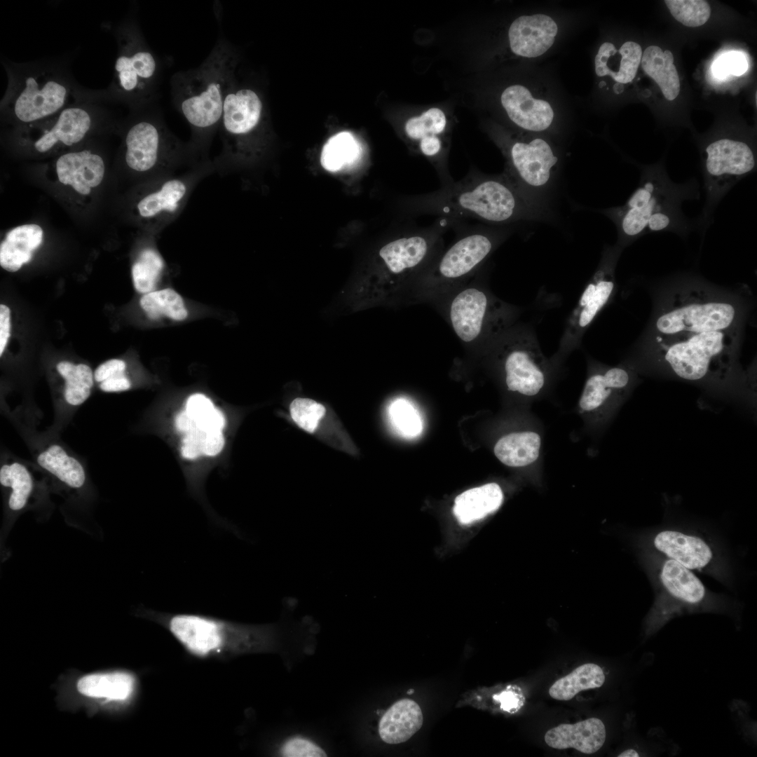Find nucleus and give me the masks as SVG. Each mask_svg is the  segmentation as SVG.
Segmentation results:
<instances>
[{
  "mask_svg": "<svg viewBox=\"0 0 757 757\" xmlns=\"http://www.w3.org/2000/svg\"><path fill=\"white\" fill-rule=\"evenodd\" d=\"M0 484L11 491L8 498L11 510L18 511L25 507L34 483L31 472L24 463L18 461L4 463L0 468Z\"/></svg>",
  "mask_w": 757,
  "mask_h": 757,
  "instance_id": "obj_36",
  "label": "nucleus"
},
{
  "mask_svg": "<svg viewBox=\"0 0 757 757\" xmlns=\"http://www.w3.org/2000/svg\"><path fill=\"white\" fill-rule=\"evenodd\" d=\"M95 105L74 103L55 114L27 124L33 130L32 146L39 154H46L55 148L70 147L81 142L93 128L96 111Z\"/></svg>",
  "mask_w": 757,
  "mask_h": 757,
  "instance_id": "obj_16",
  "label": "nucleus"
},
{
  "mask_svg": "<svg viewBox=\"0 0 757 757\" xmlns=\"http://www.w3.org/2000/svg\"><path fill=\"white\" fill-rule=\"evenodd\" d=\"M409 216L430 214L459 221L477 219L506 223L522 212V200L508 177H490L470 171L462 179L431 193L404 200Z\"/></svg>",
  "mask_w": 757,
  "mask_h": 757,
  "instance_id": "obj_2",
  "label": "nucleus"
},
{
  "mask_svg": "<svg viewBox=\"0 0 757 757\" xmlns=\"http://www.w3.org/2000/svg\"><path fill=\"white\" fill-rule=\"evenodd\" d=\"M503 494L500 486L489 483L467 490L454 500L453 513L461 524H470L496 511Z\"/></svg>",
  "mask_w": 757,
  "mask_h": 757,
  "instance_id": "obj_28",
  "label": "nucleus"
},
{
  "mask_svg": "<svg viewBox=\"0 0 757 757\" xmlns=\"http://www.w3.org/2000/svg\"><path fill=\"white\" fill-rule=\"evenodd\" d=\"M294 422L309 433L314 432L326 413L325 407L312 399L297 397L289 405Z\"/></svg>",
  "mask_w": 757,
  "mask_h": 757,
  "instance_id": "obj_43",
  "label": "nucleus"
},
{
  "mask_svg": "<svg viewBox=\"0 0 757 757\" xmlns=\"http://www.w3.org/2000/svg\"><path fill=\"white\" fill-rule=\"evenodd\" d=\"M493 700L500 704V709L509 713H515L523 704L522 695L511 690H505L493 696Z\"/></svg>",
  "mask_w": 757,
  "mask_h": 757,
  "instance_id": "obj_48",
  "label": "nucleus"
},
{
  "mask_svg": "<svg viewBox=\"0 0 757 757\" xmlns=\"http://www.w3.org/2000/svg\"><path fill=\"white\" fill-rule=\"evenodd\" d=\"M645 551L646 571L655 591L654 604L646 618V635L677 615L712 608L714 594L691 570L674 560Z\"/></svg>",
  "mask_w": 757,
  "mask_h": 757,
  "instance_id": "obj_6",
  "label": "nucleus"
},
{
  "mask_svg": "<svg viewBox=\"0 0 757 757\" xmlns=\"http://www.w3.org/2000/svg\"><path fill=\"white\" fill-rule=\"evenodd\" d=\"M57 371L64 380L63 397L71 407L83 404L90 397L94 385V374L91 368L83 363L75 364L62 361L57 364Z\"/></svg>",
  "mask_w": 757,
  "mask_h": 757,
  "instance_id": "obj_35",
  "label": "nucleus"
},
{
  "mask_svg": "<svg viewBox=\"0 0 757 757\" xmlns=\"http://www.w3.org/2000/svg\"><path fill=\"white\" fill-rule=\"evenodd\" d=\"M747 68L748 63L744 55L739 52L731 51L717 58L711 66V71L714 76L723 79L729 75L739 76Z\"/></svg>",
  "mask_w": 757,
  "mask_h": 757,
  "instance_id": "obj_44",
  "label": "nucleus"
},
{
  "mask_svg": "<svg viewBox=\"0 0 757 757\" xmlns=\"http://www.w3.org/2000/svg\"><path fill=\"white\" fill-rule=\"evenodd\" d=\"M224 445V438L221 430L206 432L202 443V453L214 456L222 450Z\"/></svg>",
  "mask_w": 757,
  "mask_h": 757,
  "instance_id": "obj_49",
  "label": "nucleus"
},
{
  "mask_svg": "<svg viewBox=\"0 0 757 757\" xmlns=\"http://www.w3.org/2000/svg\"><path fill=\"white\" fill-rule=\"evenodd\" d=\"M186 411L196 421L198 428L205 432L220 430L224 424L222 413L203 394L191 395L186 402Z\"/></svg>",
  "mask_w": 757,
  "mask_h": 757,
  "instance_id": "obj_40",
  "label": "nucleus"
},
{
  "mask_svg": "<svg viewBox=\"0 0 757 757\" xmlns=\"http://www.w3.org/2000/svg\"><path fill=\"white\" fill-rule=\"evenodd\" d=\"M618 757H638V756H639V754L635 749H629L625 750L624 751L621 752L619 755H618Z\"/></svg>",
  "mask_w": 757,
  "mask_h": 757,
  "instance_id": "obj_53",
  "label": "nucleus"
},
{
  "mask_svg": "<svg viewBox=\"0 0 757 757\" xmlns=\"http://www.w3.org/2000/svg\"><path fill=\"white\" fill-rule=\"evenodd\" d=\"M606 737L601 720L590 718L574 724H560L545 735V743L551 748H573L581 753L592 754L603 745Z\"/></svg>",
  "mask_w": 757,
  "mask_h": 757,
  "instance_id": "obj_23",
  "label": "nucleus"
},
{
  "mask_svg": "<svg viewBox=\"0 0 757 757\" xmlns=\"http://www.w3.org/2000/svg\"><path fill=\"white\" fill-rule=\"evenodd\" d=\"M139 304L151 319L165 316L173 320L182 321L188 315L182 296L171 288L144 294Z\"/></svg>",
  "mask_w": 757,
  "mask_h": 757,
  "instance_id": "obj_38",
  "label": "nucleus"
},
{
  "mask_svg": "<svg viewBox=\"0 0 757 757\" xmlns=\"http://www.w3.org/2000/svg\"><path fill=\"white\" fill-rule=\"evenodd\" d=\"M630 382L623 368L612 367L589 377L581 395L580 407L587 411L601 408L615 394L624 391Z\"/></svg>",
  "mask_w": 757,
  "mask_h": 757,
  "instance_id": "obj_30",
  "label": "nucleus"
},
{
  "mask_svg": "<svg viewBox=\"0 0 757 757\" xmlns=\"http://www.w3.org/2000/svg\"><path fill=\"white\" fill-rule=\"evenodd\" d=\"M104 170L103 158L90 149L65 153L56 161L59 181L83 195L89 194L91 188L100 185Z\"/></svg>",
  "mask_w": 757,
  "mask_h": 757,
  "instance_id": "obj_22",
  "label": "nucleus"
},
{
  "mask_svg": "<svg viewBox=\"0 0 757 757\" xmlns=\"http://www.w3.org/2000/svg\"><path fill=\"white\" fill-rule=\"evenodd\" d=\"M498 346L505 354L504 369L507 390L526 396L537 395L545 383V375L536 362L534 343L524 337L503 339Z\"/></svg>",
  "mask_w": 757,
  "mask_h": 757,
  "instance_id": "obj_17",
  "label": "nucleus"
},
{
  "mask_svg": "<svg viewBox=\"0 0 757 757\" xmlns=\"http://www.w3.org/2000/svg\"><path fill=\"white\" fill-rule=\"evenodd\" d=\"M236 55L229 43L220 38L201 64L175 73L171 93L176 109L191 129L193 151L207 158V151L219 129L225 97L235 86Z\"/></svg>",
  "mask_w": 757,
  "mask_h": 757,
  "instance_id": "obj_1",
  "label": "nucleus"
},
{
  "mask_svg": "<svg viewBox=\"0 0 757 757\" xmlns=\"http://www.w3.org/2000/svg\"><path fill=\"white\" fill-rule=\"evenodd\" d=\"M206 432L196 428L185 434L181 449L182 455L185 458L193 459L202 453V443Z\"/></svg>",
  "mask_w": 757,
  "mask_h": 757,
  "instance_id": "obj_46",
  "label": "nucleus"
},
{
  "mask_svg": "<svg viewBox=\"0 0 757 757\" xmlns=\"http://www.w3.org/2000/svg\"><path fill=\"white\" fill-rule=\"evenodd\" d=\"M665 4L672 16L686 27L703 25L709 19L710 6L704 0H666Z\"/></svg>",
  "mask_w": 757,
  "mask_h": 757,
  "instance_id": "obj_42",
  "label": "nucleus"
},
{
  "mask_svg": "<svg viewBox=\"0 0 757 757\" xmlns=\"http://www.w3.org/2000/svg\"><path fill=\"white\" fill-rule=\"evenodd\" d=\"M362 149L355 137L349 132H341L325 144L320 157L322 167L330 172L339 171L357 161Z\"/></svg>",
  "mask_w": 757,
  "mask_h": 757,
  "instance_id": "obj_37",
  "label": "nucleus"
},
{
  "mask_svg": "<svg viewBox=\"0 0 757 757\" xmlns=\"http://www.w3.org/2000/svg\"><path fill=\"white\" fill-rule=\"evenodd\" d=\"M263 104L257 93L234 86L225 97L219 125L222 141L220 154L213 161L218 172H229L240 158L244 141L258 126Z\"/></svg>",
  "mask_w": 757,
  "mask_h": 757,
  "instance_id": "obj_12",
  "label": "nucleus"
},
{
  "mask_svg": "<svg viewBox=\"0 0 757 757\" xmlns=\"http://www.w3.org/2000/svg\"><path fill=\"white\" fill-rule=\"evenodd\" d=\"M451 292L446 305L449 322L458 339L469 346L502 334L507 323L504 304L477 285Z\"/></svg>",
  "mask_w": 757,
  "mask_h": 757,
  "instance_id": "obj_11",
  "label": "nucleus"
},
{
  "mask_svg": "<svg viewBox=\"0 0 757 757\" xmlns=\"http://www.w3.org/2000/svg\"><path fill=\"white\" fill-rule=\"evenodd\" d=\"M125 362L120 359H111L100 364L94 372V379L97 383L118 376L125 375Z\"/></svg>",
  "mask_w": 757,
  "mask_h": 757,
  "instance_id": "obj_47",
  "label": "nucleus"
},
{
  "mask_svg": "<svg viewBox=\"0 0 757 757\" xmlns=\"http://www.w3.org/2000/svg\"><path fill=\"white\" fill-rule=\"evenodd\" d=\"M646 550L674 560L691 571L719 576L720 556L700 534L678 528H662L646 535Z\"/></svg>",
  "mask_w": 757,
  "mask_h": 757,
  "instance_id": "obj_15",
  "label": "nucleus"
},
{
  "mask_svg": "<svg viewBox=\"0 0 757 757\" xmlns=\"http://www.w3.org/2000/svg\"><path fill=\"white\" fill-rule=\"evenodd\" d=\"M118 55L111 90L136 111L154 99L160 76L158 60L137 25L128 21L116 30Z\"/></svg>",
  "mask_w": 757,
  "mask_h": 757,
  "instance_id": "obj_9",
  "label": "nucleus"
},
{
  "mask_svg": "<svg viewBox=\"0 0 757 757\" xmlns=\"http://www.w3.org/2000/svg\"><path fill=\"white\" fill-rule=\"evenodd\" d=\"M540 444V437L536 432L510 433L497 442L494 446V454L507 466L522 467L537 460Z\"/></svg>",
  "mask_w": 757,
  "mask_h": 757,
  "instance_id": "obj_32",
  "label": "nucleus"
},
{
  "mask_svg": "<svg viewBox=\"0 0 757 757\" xmlns=\"http://www.w3.org/2000/svg\"><path fill=\"white\" fill-rule=\"evenodd\" d=\"M43 230L37 224H25L11 230L0 245V265L9 272L18 271L28 263L43 240Z\"/></svg>",
  "mask_w": 757,
  "mask_h": 757,
  "instance_id": "obj_27",
  "label": "nucleus"
},
{
  "mask_svg": "<svg viewBox=\"0 0 757 757\" xmlns=\"http://www.w3.org/2000/svg\"><path fill=\"white\" fill-rule=\"evenodd\" d=\"M133 683V678L124 672L95 674L80 678L77 689L88 697L123 700L132 693Z\"/></svg>",
  "mask_w": 757,
  "mask_h": 757,
  "instance_id": "obj_33",
  "label": "nucleus"
},
{
  "mask_svg": "<svg viewBox=\"0 0 757 757\" xmlns=\"http://www.w3.org/2000/svg\"><path fill=\"white\" fill-rule=\"evenodd\" d=\"M388 417L394 429L404 437H414L422 431L423 424L418 411L407 401L399 399L388 408Z\"/></svg>",
  "mask_w": 757,
  "mask_h": 757,
  "instance_id": "obj_41",
  "label": "nucleus"
},
{
  "mask_svg": "<svg viewBox=\"0 0 757 757\" xmlns=\"http://www.w3.org/2000/svg\"><path fill=\"white\" fill-rule=\"evenodd\" d=\"M214 171V162L207 159L164 175L158 186L137 202L139 216L156 220L163 226L172 223L198 183Z\"/></svg>",
  "mask_w": 757,
  "mask_h": 757,
  "instance_id": "obj_13",
  "label": "nucleus"
},
{
  "mask_svg": "<svg viewBox=\"0 0 757 757\" xmlns=\"http://www.w3.org/2000/svg\"><path fill=\"white\" fill-rule=\"evenodd\" d=\"M674 300L655 322L658 336L681 332H700L730 329L736 318L735 306L690 294Z\"/></svg>",
  "mask_w": 757,
  "mask_h": 757,
  "instance_id": "obj_14",
  "label": "nucleus"
},
{
  "mask_svg": "<svg viewBox=\"0 0 757 757\" xmlns=\"http://www.w3.org/2000/svg\"><path fill=\"white\" fill-rule=\"evenodd\" d=\"M501 103L510 120L524 130L543 131L552 123L554 111L550 104L533 97L524 86L507 88L501 95Z\"/></svg>",
  "mask_w": 757,
  "mask_h": 757,
  "instance_id": "obj_21",
  "label": "nucleus"
},
{
  "mask_svg": "<svg viewBox=\"0 0 757 757\" xmlns=\"http://www.w3.org/2000/svg\"><path fill=\"white\" fill-rule=\"evenodd\" d=\"M615 287L612 271L599 269L582 292L570 318L566 338L579 336L607 303Z\"/></svg>",
  "mask_w": 757,
  "mask_h": 757,
  "instance_id": "obj_24",
  "label": "nucleus"
},
{
  "mask_svg": "<svg viewBox=\"0 0 757 757\" xmlns=\"http://www.w3.org/2000/svg\"><path fill=\"white\" fill-rule=\"evenodd\" d=\"M557 162L551 146L541 138L517 141L510 148L509 173L531 187L546 185Z\"/></svg>",
  "mask_w": 757,
  "mask_h": 757,
  "instance_id": "obj_19",
  "label": "nucleus"
},
{
  "mask_svg": "<svg viewBox=\"0 0 757 757\" xmlns=\"http://www.w3.org/2000/svg\"><path fill=\"white\" fill-rule=\"evenodd\" d=\"M674 56L669 50L663 51L660 47L650 46L642 53L641 66L643 71L660 88L664 97L674 100L680 93V80Z\"/></svg>",
  "mask_w": 757,
  "mask_h": 757,
  "instance_id": "obj_31",
  "label": "nucleus"
},
{
  "mask_svg": "<svg viewBox=\"0 0 757 757\" xmlns=\"http://www.w3.org/2000/svg\"><path fill=\"white\" fill-rule=\"evenodd\" d=\"M605 679L600 666L594 663L584 664L556 681L550 688L549 694L557 700H569L580 691L600 688Z\"/></svg>",
  "mask_w": 757,
  "mask_h": 757,
  "instance_id": "obj_34",
  "label": "nucleus"
},
{
  "mask_svg": "<svg viewBox=\"0 0 757 757\" xmlns=\"http://www.w3.org/2000/svg\"><path fill=\"white\" fill-rule=\"evenodd\" d=\"M11 311L4 304L0 305V355L1 356L10 337Z\"/></svg>",
  "mask_w": 757,
  "mask_h": 757,
  "instance_id": "obj_50",
  "label": "nucleus"
},
{
  "mask_svg": "<svg viewBox=\"0 0 757 757\" xmlns=\"http://www.w3.org/2000/svg\"><path fill=\"white\" fill-rule=\"evenodd\" d=\"M281 753L286 757H322L327 756L320 747L310 740L302 737H293L288 739L282 746Z\"/></svg>",
  "mask_w": 757,
  "mask_h": 757,
  "instance_id": "obj_45",
  "label": "nucleus"
},
{
  "mask_svg": "<svg viewBox=\"0 0 757 757\" xmlns=\"http://www.w3.org/2000/svg\"><path fill=\"white\" fill-rule=\"evenodd\" d=\"M496 242V237L486 231L463 233L416 278L409 294L418 300L437 299L451 294L479 267Z\"/></svg>",
  "mask_w": 757,
  "mask_h": 757,
  "instance_id": "obj_8",
  "label": "nucleus"
},
{
  "mask_svg": "<svg viewBox=\"0 0 757 757\" xmlns=\"http://www.w3.org/2000/svg\"><path fill=\"white\" fill-rule=\"evenodd\" d=\"M699 198L696 179L676 184L662 166H648L642 171L639 186L626 203L609 213L624 240L656 232L683 235L695 226L683 214L682 203Z\"/></svg>",
  "mask_w": 757,
  "mask_h": 757,
  "instance_id": "obj_3",
  "label": "nucleus"
},
{
  "mask_svg": "<svg viewBox=\"0 0 757 757\" xmlns=\"http://www.w3.org/2000/svg\"><path fill=\"white\" fill-rule=\"evenodd\" d=\"M124 145L126 165L137 172L160 168L168 174L206 160L199 157L189 143L182 142L154 115L138 116L125 132Z\"/></svg>",
  "mask_w": 757,
  "mask_h": 757,
  "instance_id": "obj_10",
  "label": "nucleus"
},
{
  "mask_svg": "<svg viewBox=\"0 0 757 757\" xmlns=\"http://www.w3.org/2000/svg\"><path fill=\"white\" fill-rule=\"evenodd\" d=\"M423 721L421 709L416 702L409 699L400 700L381 717L379 735L388 744L404 742L421 728Z\"/></svg>",
  "mask_w": 757,
  "mask_h": 757,
  "instance_id": "obj_26",
  "label": "nucleus"
},
{
  "mask_svg": "<svg viewBox=\"0 0 757 757\" xmlns=\"http://www.w3.org/2000/svg\"><path fill=\"white\" fill-rule=\"evenodd\" d=\"M6 71L8 85L1 110L19 123L43 120L74 104L71 102L72 87L57 69L26 64Z\"/></svg>",
  "mask_w": 757,
  "mask_h": 757,
  "instance_id": "obj_5",
  "label": "nucleus"
},
{
  "mask_svg": "<svg viewBox=\"0 0 757 757\" xmlns=\"http://www.w3.org/2000/svg\"><path fill=\"white\" fill-rule=\"evenodd\" d=\"M164 267V261L156 250L151 248L143 250L132 266L135 289L143 294L152 292Z\"/></svg>",
  "mask_w": 757,
  "mask_h": 757,
  "instance_id": "obj_39",
  "label": "nucleus"
},
{
  "mask_svg": "<svg viewBox=\"0 0 757 757\" xmlns=\"http://www.w3.org/2000/svg\"><path fill=\"white\" fill-rule=\"evenodd\" d=\"M175 424L177 430L185 434L198 428L196 421L191 417L186 410L178 414Z\"/></svg>",
  "mask_w": 757,
  "mask_h": 757,
  "instance_id": "obj_52",
  "label": "nucleus"
},
{
  "mask_svg": "<svg viewBox=\"0 0 757 757\" xmlns=\"http://www.w3.org/2000/svg\"><path fill=\"white\" fill-rule=\"evenodd\" d=\"M457 221L443 217L426 227L409 226L378 250V271L367 280L371 300H381L409 289L416 278L442 251L443 236Z\"/></svg>",
  "mask_w": 757,
  "mask_h": 757,
  "instance_id": "obj_4",
  "label": "nucleus"
},
{
  "mask_svg": "<svg viewBox=\"0 0 757 757\" xmlns=\"http://www.w3.org/2000/svg\"><path fill=\"white\" fill-rule=\"evenodd\" d=\"M641 57V47L636 42L627 41L619 50L605 42L595 57V72L599 76L608 75L617 83H628L634 79Z\"/></svg>",
  "mask_w": 757,
  "mask_h": 757,
  "instance_id": "obj_25",
  "label": "nucleus"
},
{
  "mask_svg": "<svg viewBox=\"0 0 757 757\" xmlns=\"http://www.w3.org/2000/svg\"><path fill=\"white\" fill-rule=\"evenodd\" d=\"M36 461L42 469L71 488L79 489L85 484L83 465L59 444L44 446L38 451Z\"/></svg>",
  "mask_w": 757,
  "mask_h": 757,
  "instance_id": "obj_29",
  "label": "nucleus"
},
{
  "mask_svg": "<svg viewBox=\"0 0 757 757\" xmlns=\"http://www.w3.org/2000/svg\"><path fill=\"white\" fill-rule=\"evenodd\" d=\"M130 382L125 375L109 378L100 383V388L106 393H117L128 390Z\"/></svg>",
  "mask_w": 757,
  "mask_h": 757,
  "instance_id": "obj_51",
  "label": "nucleus"
},
{
  "mask_svg": "<svg viewBox=\"0 0 757 757\" xmlns=\"http://www.w3.org/2000/svg\"><path fill=\"white\" fill-rule=\"evenodd\" d=\"M735 336L731 329L681 332L657 336L663 360L679 377L688 381L722 378L732 360Z\"/></svg>",
  "mask_w": 757,
  "mask_h": 757,
  "instance_id": "obj_7",
  "label": "nucleus"
},
{
  "mask_svg": "<svg viewBox=\"0 0 757 757\" xmlns=\"http://www.w3.org/2000/svg\"><path fill=\"white\" fill-rule=\"evenodd\" d=\"M557 30L554 20L547 15L520 16L509 29L510 48L521 57H538L552 46Z\"/></svg>",
  "mask_w": 757,
  "mask_h": 757,
  "instance_id": "obj_20",
  "label": "nucleus"
},
{
  "mask_svg": "<svg viewBox=\"0 0 757 757\" xmlns=\"http://www.w3.org/2000/svg\"><path fill=\"white\" fill-rule=\"evenodd\" d=\"M171 633L189 650L203 655L221 646L239 628L213 618L175 615L168 620Z\"/></svg>",
  "mask_w": 757,
  "mask_h": 757,
  "instance_id": "obj_18",
  "label": "nucleus"
}]
</instances>
